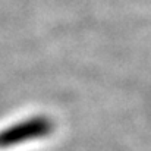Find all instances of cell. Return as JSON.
Masks as SVG:
<instances>
[{
	"instance_id": "cell-1",
	"label": "cell",
	"mask_w": 151,
	"mask_h": 151,
	"mask_svg": "<svg viewBox=\"0 0 151 151\" xmlns=\"http://www.w3.org/2000/svg\"><path fill=\"white\" fill-rule=\"evenodd\" d=\"M51 131H53V123L50 119L44 116H35L27 119L0 132V148L47 137Z\"/></svg>"
}]
</instances>
